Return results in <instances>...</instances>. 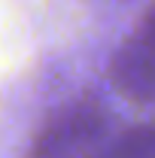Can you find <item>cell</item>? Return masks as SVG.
<instances>
[{
  "mask_svg": "<svg viewBox=\"0 0 155 158\" xmlns=\"http://www.w3.org/2000/svg\"><path fill=\"white\" fill-rule=\"evenodd\" d=\"M91 158H155V122L113 134Z\"/></svg>",
  "mask_w": 155,
  "mask_h": 158,
  "instance_id": "obj_3",
  "label": "cell"
},
{
  "mask_svg": "<svg viewBox=\"0 0 155 158\" xmlns=\"http://www.w3.org/2000/svg\"><path fill=\"white\" fill-rule=\"evenodd\" d=\"M110 137L107 110L97 100H79L40 131L31 158H91Z\"/></svg>",
  "mask_w": 155,
  "mask_h": 158,
  "instance_id": "obj_1",
  "label": "cell"
},
{
  "mask_svg": "<svg viewBox=\"0 0 155 158\" xmlns=\"http://www.w3.org/2000/svg\"><path fill=\"white\" fill-rule=\"evenodd\" d=\"M113 82L134 100H155V6L119 49Z\"/></svg>",
  "mask_w": 155,
  "mask_h": 158,
  "instance_id": "obj_2",
  "label": "cell"
}]
</instances>
